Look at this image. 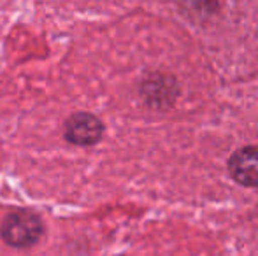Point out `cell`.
<instances>
[{"label":"cell","mask_w":258,"mask_h":256,"mask_svg":"<svg viewBox=\"0 0 258 256\" xmlns=\"http://www.w3.org/2000/svg\"><path fill=\"white\" fill-rule=\"evenodd\" d=\"M42 235V223L30 211H14L4 219L2 237L9 246L28 247Z\"/></svg>","instance_id":"obj_1"},{"label":"cell","mask_w":258,"mask_h":256,"mask_svg":"<svg viewBox=\"0 0 258 256\" xmlns=\"http://www.w3.org/2000/svg\"><path fill=\"white\" fill-rule=\"evenodd\" d=\"M228 172L235 183L248 188L258 186V147L248 146L237 149L228 160Z\"/></svg>","instance_id":"obj_2"},{"label":"cell","mask_w":258,"mask_h":256,"mask_svg":"<svg viewBox=\"0 0 258 256\" xmlns=\"http://www.w3.org/2000/svg\"><path fill=\"white\" fill-rule=\"evenodd\" d=\"M104 133V127L100 120H97L92 114H74L65 125V137L72 144L78 146H92L99 142Z\"/></svg>","instance_id":"obj_3"}]
</instances>
